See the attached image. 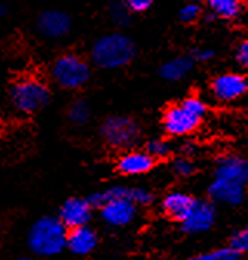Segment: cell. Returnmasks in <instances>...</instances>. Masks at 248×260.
<instances>
[{
	"label": "cell",
	"instance_id": "cell-1",
	"mask_svg": "<svg viewBox=\"0 0 248 260\" xmlns=\"http://www.w3.org/2000/svg\"><path fill=\"white\" fill-rule=\"evenodd\" d=\"M136 56V45L123 32L104 34L91 46V60L102 70H119L127 67Z\"/></svg>",
	"mask_w": 248,
	"mask_h": 260
},
{
	"label": "cell",
	"instance_id": "cell-2",
	"mask_svg": "<svg viewBox=\"0 0 248 260\" xmlns=\"http://www.w3.org/2000/svg\"><path fill=\"white\" fill-rule=\"evenodd\" d=\"M207 103L197 95H188L177 105L167 108L162 117L164 131L173 137H182L194 133L207 116Z\"/></svg>",
	"mask_w": 248,
	"mask_h": 260
},
{
	"label": "cell",
	"instance_id": "cell-3",
	"mask_svg": "<svg viewBox=\"0 0 248 260\" xmlns=\"http://www.w3.org/2000/svg\"><path fill=\"white\" fill-rule=\"evenodd\" d=\"M68 230L59 217L43 216L28 231V246L39 257H54L67 248Z\"/></svg>",
	"mask_w": 248,
	"mask_h": 260
},
{
	"label": "cell",
	"instance_id": "cell-4",
	"mask_svg": "<svg viewBox=\"0 0 248 260\" xmlns=\"http://www.w3.org/2000/svg\"><path fill=\"white\" fill-rule=\"evenodd\" d=\"M10 99L13 107L19 113L34 114L49 103L51 91L43 80L37 77H22L13 83L10 89Z\"/></svg>",
	"mask_w": 248,
	"mask_h": 260
},
{
	"label": "cell",
	"instance_id": "cell-5",
	"mask_svg": "<svg viewBox=\"0 0 248 260\" xmlns=\"http://www.w3.org/2000/svg\"><path fill=\"white\" fill-rule=\"evenodd\" d=\"M51 76L59 86L65 89H79L89 80L91 68L89 63L79 54L67 53L54 60Z\"/></svg>",
	"mask_w": 248,
	"mask_h": 260
},
{
	"label": "cell",
	"instance_id": "cell-6",
	"mask_svg": "<svg viewBox=\"0 0 248 260\" xmlns=\"http://www.w3.org/2000/svg\"><path fill=\"white\" fill-rule=\"evenodd\" d=\"M104 142L114 149H131L140 139L137 122L127 116H111L101 126Z\"/></svg>",
	"mask_w": 248,
	"mask_h": 260
},
{
	"label": "cell",
	"instance_id": "cell-7",
	"mask_svg": "<svg viewBox=\"0 0 248 260\" xmlns=\"http://www.w3.org/2000/svg\"><path fill=\"white\" fill-rule=\"evenodd\" d=\"M211 95L221 103H233L248 94V79L239 73H225L213 79Z\"/></svg>",
	"mask_w": 248,
	"mask_h": 260
},
{
	"label": "cell",
	"instance_id": "cell-8",
	"mask_svg": "<svg viewBox=\"0 0 248 260\" xmlns=\"http://www.w3.org/2000/svg\"><path fill=\"white\" fill-rule=\"evenodd\" d=\"M216 222V208L211 202L194 200L187 217L180 222L182 231L188 234H202L211 230Z\"/></svg>",
	"mask_w": 248,
	"mask_h": 260
},
{
	"label": "cell",
	"instance_id": "cell-9",
	"mask_svg": "<svg viewBox=\"0 0 248 260\" xmlns=\"http://www.w3.org/2000/svg\"><path fill=\"white\" fill-rule=\"evenodd\" d=\"M92 216V206L88 199L71 197L67 199L59 211V220L65 225L67 230H74L80 226H86Z\"/></svg>",
	"mask_w": 248,
	"mask_h": 260
},
{
	"label": "cell",
	"instance_id": "cell-10",
	"mask_svg": "<svg viewBox=\"0 0 248 260\" xmlns=\"http://www.w3.org/2000/svg\"><path fill=\"white\" fill-rule=\"evenodd\" d=\"M214 179L236 183L245 188L248 185V160L233 154L222 155L214 168Z\"/></svg>",
	"mask_w": 248,
	"mask_h": 260
},
{
	"label": "cell",
	"instance_id": "cell-11",
	"mask_svg": "<svg viewBox=\"0 0 248 260\" xmlns=\"http://www.w3.org/2000/svg\"><path fill=\"white\" fill-rule=\"evenodd\" d=\"M71 17L65 11L46 10L37 17V31L46 39H60L71 31Z\"/></svg>",
	"mask_w": 248,
	"mask_h": 260
},
{
	"label": "cell",
	"instance_id": "cell-12",
	"mask_svg": "<svg viewBox=\"0 0 248 260\" xmlns=\"http://www.w3.org/2000/svg\"><path fill=\"white\" fill-rule=\"evenodd\" d=\"M136 214H137V206L123 199L110 200L101 208L102 220L110 226H116V228L130 225L136 219Z\"/></svg>",
	"mask_w": 248,
	"mask_h": 260
},
{
	"label": "cell",
	"instance_id": "cell-13",
	"mask_svg": "<svg viewBox=\"0 0 248 260\" xmlns=\"http://www.w3.org/2000/svg\"><path fill=\"white\" fill-rule=\"evenodd\" d=\"M156 160L146 151L128 149L117 160V171L123 176H143L150 173Z\"/></svg>",
	"mask_w": 248,
	"mask_h": 260
},
{
	"label": "cell",
	"instance_id": "cell-14",
	"mask_svg": "<svg viewBox=\"0 0 248 260\" xmlns=\"http://www.w3.org/2000/svg\"><path fill=\"white\" fill-rule=\"evenodd\" d=\"M208 194L218 203L237 206L245 199V188L240 186V185H236V183L213 179V182L208 186Z\"/></svg>",
	"mask_w": 248,
	"mask_h": 260
},
{
	"label": "cell",
	"instance_id": "cell-15",
	"mask_svg": "<svg viewBox=\"0 0 248 260\" xmlns=\"http://www.w3.org/2000/svg\"><path fill=\"white\" fill-rule=\"evenodd\" d=\"M99 237L97 233L86 226H80V228H74V230H68V237H67V248L77 255H86L91 251H94V248L97 246Z\"/></svg>",
	"mask_w": 248,
	"mask_h": 260
},
{
	"label": "cell",
	"instance_id": "cell-16",
	"mask_svg": "<svg viewBox=\"0 0 248 260\" xmlns=\"http://www.w3.org/2000/svg\"><path fill=\"white\" fill-rule=\"evenodd\" d=\"M196 199H193L190 194L182 192V191H173L170 194H167L162 200V211L167 214V217L176 220V222H182L188 211L191 210V206L194 203Z\"/></svg>",
	"mask_w": 248,
	"mask_h": 260
},
{
	"label": "cell",
	"instance_id": "cell-17",
	"mask_svg": "<svg viewBox=\"0 0 248 260\" xmlns=\"http://www.w3.org/2000/svg\"><path fill=\"white\" fill-rule=\"evenodd\" d=\"M193 68V59L190 57H174L161 67V76L168 82L182 80Z\"/></svg>",
	"mask_w": 248,
	"mask_h": 260
},
{
	"label": "cell",
	"instance_id": "cell-18",
	"mask_svg": "<svg viewBox=\"0 0 248 260\" xmlns=\"http://www.w3.org/2000/svg\"><path fill=\"white\" fill-rule=\"evenodd\" d=\"M208 8L221 19H234L242 8V0H207Z\"/></svg>",
	"mask_w": 248,
	"mask_h": 260
},
{
	"label": "cell",
	"instance_id": "cell-19",
	"mask_svg": "<svg viewBox=\"0 0 248 260\" xmlns=\"http://www.w3.org/2000/svg\"><path fill=\"white\" fill-rule=\"evenodd\" d=\"M108 16L111 22L120 28L128 26L131 22V11L125 7L123 0H114V2H111V5L108 7Z\"/></svg>",
	"mask_w": 248,
	"mask_h": 260
},
{
	"label": "cell",
	"instance_id": "cell-20",
	"mask_svg": "<svg viewBox=\"0 0 248 260\" xmlns=\"http://www.w3.org/2000/svg\"><path fill=\"white\" fill-rule=\"evenodd\" d=\"M240 254L236 252L231 246H222V248H216L202 254H197L190 257L188 260H239Z\"/></svg>",
	"mask_w": 248,
	"mask_h": 260
},
{
	"label": "cell",
	"instance_id": "cell-21",
	"mask_svg": "<svg viewBox=\"0 0 248 260\" xmlns=\"http://www.w3.org/2000/svg\"><path fill=\"white\" fill-rule=\"evenodd\" d=\"M68 119L74 125H83L89 119V107L82 99L74 100L68 108Z\"/></svg>",
	"mask_w": 248,
	"mask_h": 260
},
{
	"label": "cell",
	"instance_id": "cell-22",
	"mask_svg": "<svg viewBox=\"0 0 248 260\" xmlns=\"http://www.w3.org/2000/svg\"><path fill=\"white\" fill-rule=\"evenodd\" d=\"M148 154L151 155L154 160H161V159H167L171 154V145L167 140L162 139H153L146 143V149Z\"/></svg>",
	"mask_w": 248,
	"mask_h": 260
},
{
	"label": "cell",
	"instance_id": "cell-23",
	"mask_svg": "<svg viewBox=\"0 0 248 260\" xmlns=\"http://www.w3.org/2000/svg\"><path fill=\"white\" fill-rule=\"evenodd\" d=\"M128 200L136 206H146L153 202V192L142 186H128Z\"/></svg>",
	"mask_w": 248,
	"mask_h": 260
},
{
	"label": "cell",
	"instance_id": "cell-24",
	"mask_svg": "<svg viewBox=\"0 0 248 260\" xmlns=\"http://www.w3.org/2000/svg\"><path fill=\"white\" fill-rule=\"evenodd\" d=\"M230 246L239 252L240 255L242 254H248V226H243L240 230H237L231 239H230Z\"/></svg>",
	"mask_w": 248,
	"mask_h": 260
},
{
	"label": "cell",
	"instance_id": "cell-25",
	"mask_svg": "<svg viewBox=\"0 0 248 260\" xmlns=\"http://www.w3.org/2000/svg\"><path fill=\"white\" fill-rule=\"evenodd\" d=\"M201 14H202V10H201L199 4H185V5L180 8V11H179V17H180V20L185 22V23H193V22H196L197 19L201 17Z\"/></svg>",
	"mask_w": 248,
	"mask_h": 260
},
{
	"label": "cell",
	"instance_id": "cell-26",
	"mask_svg": "<svg viewBox=\"0 0 248 260\" xmlns=\"http://www.w3.org/2000/svg\"><path fill=\"white\" fill-rule=\"evenodd\" d=\"M173 171L179 177H190L196 173V165L187 157H179L173 164Z\"/></svg>",
	"mask_w": 248,
	"mask_h": 260
},
{
	"label": "cell",
	"instance_id": "cell-27",
	"mask_svg": "<svg viewBox=\"0 0 248 260\" xmlns=\"http://www.w3.org/2000/svg\"><path fill=\"white\" fill-rule=\"evenodd\" d=\"M154 0H123L125 7L131 13H145L146 10H150Z\"/></svg>",
	"mask_w": 248,
	"mask_h": 260
},
{
	"label": "cell",
	"instance_id": "cell-28",
	"mask_svg": "<svg viewBox=\"0 0 248 260\" xmlns=\"http://www.w3.org/2000/svg\"><path fill=\"white\" fill-rule=\"evenodd\" d=\"M236 60L242 68L248 70V39L239 43L236 49Z\"/></svg>",
	"mask_w": 248,
	"mask_h": 260
},
{
	"label": "cell",
	"instance_id": "cell-29",
	"mask_svg": "<svg viewBox=\"0 0 248 260\" xmlns=\"http://www.w3.org/2000/svg\"><path fill=\"white\" fill-rule=\"evenodd\" d=\"M213 56H214V51H211V49H196L194 51V59L199 62H207V60L213 59Z\"/></svg>",
	"mask_w": 248,
	"mask_h": 260
},
{
	"label": "cell",
	"instance_id": "cell-30",
	"mask_svg": "<svg viewBox=\"0 0 248 260\" xmlns=\"http://www.w3.org/2000/svg\"><path fill=\"white\" fill-rule=\"evenodd\" d=\"M7 14H8V7L4 2H0V19L5 17Z\"/></svg>",
	"mask_w": 248,
	"mask_h": 260
},
{
	"label": "cell",
	"instance_id": "cell-31",
	"mask_svg": "<svg viewBox=\"0 0 248 260\" xmlns=\"http://www.w3.org/2000/svg\"><path fill=\"white\" fill-rule=\"evenodd\" d=\"M183 2H187V4H197V2H201V0H183Z\"/></svg>",
	"mask_w": 248,
	"mask_h": 260
},
{
	"label": "cell",
	"instance_id": "cell-32",
	"mask_svg": "<svg viewBox=\"0 0 248 260\" xmlns=\"http://www.w3.org/2000/svg\"><path fill=\"white\" fill-rule=\"evenodd\" d=\"M17 260H33V258H29V257H20V258H17Z\"/></svg>",
	"mask_w": 248,
	"mask_h": 260
}]
</instances>
